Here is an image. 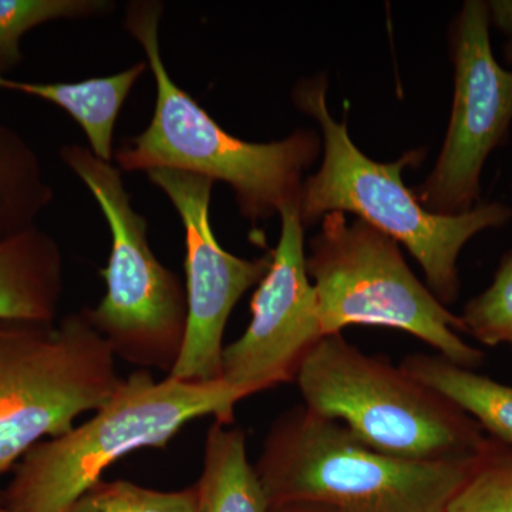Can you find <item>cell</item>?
Instances as JSON below:
<instances>
[{"label": "cell", "mask_w": 512, "mask_h": 512, "mask_svg": "<svg viewBox=\"0 0 512 512\" xmlns=\"http://www.w3.org/2000/svg\"><path fill=\"white\" fill-rule=\"evenodd\" d=\"M163 2L133 0L124 29L143 47L156 82V106L146 130L114 151L121 171H184L222 181L252 224L281 214L301 200L303 174L322 150L319 134L296 130L284 140L249 143L229 134L198 101L174 82L160 45Z\"/></svg>", "instance_id": "cell-1"}, {"label": "cell", "mask_w": 512, "mask_h": 512, "mask_svg": "<svg viewBox=\"0 0 512 512\" xmlns=\"http://www.w3.org/2000/svg\"><path fill=\"white\" fill-rule=\"evenodd\" d=\"M147 70V62H138L123 72L76 83L20 82L0 76V89L29 94L60 107L82 127L94 156L113 163L117 119Z\"/></svg>", "instance_id": "cell-13"}, {"label": "cell", "mask_w": 512, "mask_h": 512, "mask_svg": "<svg viewBox=\"0 0 512 512\" xmlns=\"http://www.w3.org/2000/svg\"><path fill=\"white\" fill-rule=\"evenodd\" d=\"M60 158L92 192L110 229L109 262L99 272L107 292L84 315L116 357L170 376L187 336L184 282L154 255L148 222L131 205L120 168L80 144L60 148Z\"/></svg>", "instance_id": "cell-7"}, {"label": "cell", "mask_w": 512, "mask_h": 512, "mask_svg": "<svg viewBox=\"0 0 512 512\" xmlns=\"http://www.w3.org/2000/svg\"><path fill=\"white\" fill-rule=\"evenodd\" d=\"M400 367L473 417L493 439L512 447V386L454 365L440 355L417 353L407 356Z\"/></svg>", "instance_id": "cell-14"}, {"label": "cell", "mask_w": 512, "mask_h": 512, "mask_svg": "<svg viewBox=\"0 0 512 512\" xmlns=\"http://www.w3.org/2000/svg\"><path fill=\"white\" fill-rule=\"evenodd\" d=\"M63 293L62 249L40 228L0 241V320L56 323Z\"/></svg>", "instance_id": "cell-12"}, {"label": "cell", "mask_w": 512, "mask_h": 512, "mask_svg": "<svg viewBox=\"0 0 512 512\" xmlns=\"http://www.w3.org/2000/svg\"><path fill=\"white\" fill-rule=\"evenodd\" d=\"M505 56H507L508 63L512 64V39H510L507 47H505Z\"/></svg>", "instance_id": "cell-23"}, {"label": "cell", "mask_w": 512, "mask_h": 512, "mask_svg": "<svg viewBox=\"0 0 512 512\" xmlns=\"http://www.w3.org/2000/svg\"><path fill=\"white\" fill-rule=\"evenodd\" d=\"M325 74L295 84L296 109L312 117L322 134V164L303 181V227L316 224L330 212H352L409 249L426 276L427 286L444 306L460 293L458 256L471 238L488 228L507 224L510 208L498 202L477 205L458 215L427 211L403 183L407 165L419 164L424 151L413 150L393 163H377L363 154L349 136L346 123L330 114Z\"/></svg>", "instance_id": "cell-2"}, {"label": "cell", "mask_w": 512, "mask_h": 512, "mask_svg": "<svg viewBox=\"0 0 512 512\" xmlns=\"http://www.w3.org/2000/svg\"><path fill=\"white\" fill-rule=\"evenodd\" d=\"M466 333L485 346L512 348V251L504 256L490 288L471 299L460 316Z\"/></svg>", "instance_id": "cell-20"}, {"label": "cell", "mask_w": 512, "mask_h": 512, "mask_svg": "<svg viewBox=\"0 0 512 512\" xmlns=\"http://www.w3.org/2000/svg\"><path fill=\"white\" fill-rule=\"evenodd\" d=\"M116 9L109 0H0V76L23 62L22 39L56 20L103 18Z\"/></svg>", "instance_id": "cell-17"}, {"label": "cell", "mask_w": 512, "mask_h": 512, "mask_svg": "<svg viewBox=\"0 0 512 512\" xmlns=\"http://www.w3.org/2000/svg\"><path fill=\"white\" fill-rule=\"evenodd\" d=\"M454 99L443 148L429 177L413 190L427 211L473 210L481 171L512 121V72L500 66L490 42L487 5L468 0L451 29Z\"/></svg>", "instance_id": "cell-9"}, {"label": "cell", "mask_w": 512, "mask_h": 512, "mask_svg": "<svg viewBox=\"0 0 512 512\" xmlns=\"http://www.w3.org/2000/svg\"><path fill=\"white\" fill-rule=\"evenodd\" d=\"M53 197L35 148L0 123V241L35 228Z\"/></svg>", "instance_id": "cell-16"}, {"label": "cell", "mask_w": 512, "mask_h": 512, "mask_svg": "<svg viewBox=\"0 0 512 512\" xmlns=\"http://www.w3.org/2000/svg\"><path fill=\"white\" fill-rule=\"evenodd\" d=\"M244 399L222 380H156L151 370H137L92 419L30 448L0 491V512H67L121 457L165 448L185 424L205 416L232 424Z\"/></svg>", "instance_id": "cell-4"}, {"label": "cell", "mask_w": 512, "mask_h": 512, "mask_svg": "<svg viewBox=\"0 0 512 512\" xmlns=\"http://www.w3.org/2000/svg\"><path fill=\"white\" fill-rule=\"evenodd\" d=\"M488 18L512 39V0H497L487 5Z\"/></svg>", "instance_id": "cell-21"}, {"label": "cell", "mask_w": 512, "mask_h": 512, "mask_svg": "<svg viewBox=\"0 0 512 512\" xmlns=\"http://www.w3.org/2000/svg\"><path fill=\"white\" fill-rule=\"evenodd\" d=\"M116 359L83 311L59 325L0 320V476L113 399Z\"/></svg>", "instance_id": "cell-8"}, {"label": "cell", "mask_w": 512, "mask_h": 512, "mask_svg": "<svg viewBox=\"0 0 512 512\" xmlns=\"http://www.w3.org/2000/svg\"><path fill=\"white\" fill-rule=\"evenodd\" d=\"M201 512H269L264 488L247 456L245 431L215 421L205 440Z\"/></svg>", "instance_id": "cell-15"}, {"label": "cell", "mask_w": 512, "mask_h": 512, "mask_svg": "<svg viewBox=\"0 0 512 512\" xmlns=\"http://www.w3.org/2000/svg\"><path fill=\"white\" fill-rule=\"evenodd\" d=\"M446 512H512V447L488 437L473 476Z\"/></svg>", "instance_id": "cell-19"}, {"label": "cell", "mask_w": 512, "mask_h": 512, "mask_svg": "<svg viewBox=\"0 0 512 512\" xmlns=\"http://www.w3.org/2000/svg\"><path fill=\"white\" fill-rule=\"evenodd\" d=\"M478 456L439 463L386 456L340 421L298 404L276 417L254 467L271 507L313 503L336 512H446L473 476Z\"/></svg>", "instance_id": "cell-3"}, {"label": "cell", "mask_w": 512, "mask_h": 512, "mask_svg": "<svg viewBox=\"0 0 512 512\" xmlns=\"http://www.w3.org/2000/svg\"><path fill=\"white\" fill-rule=\"evenodd\" d=\"M67 512H201L200 487L158 491L127 480H100Z\"/></svg>", "instance_id": "cell-18"}, {"label": "cell", "mask_w": 512, "mask_h": 512, "mask_svg": "<svg viewBox=\"0 0 512 512\" xmlns=\"http://www.w3.org/2000/svg\"><path fill=\"white\" fill-rule=\"evenodd\" d=\"M320 221L306 251V272L325 336L349 326L400 329L454 365L474 370L483 363L484 353L458 336L466 333L460 316L420 282L393 238L343 212Z\"/></svg>", "instance_id": "cell-6"}, {"label": "cell", "mask_w": 512, "mask_h": 512, "mask_svg": "<svg viewBox=\"0 0 512 512\" xmlns=\"http://www.w3.org/2000/svg\"><path fill=\"white\" fill-rule=\"evenodd\" d=\"M147 177L174 205L185 232L187 336L168 377L191 383L221 380L229 316L245 292L261 284L272 256L241 258L221 247L210 221L214 188L210 178L167 168L148 171Z\"/></svg>", "instance_id": "cell-10"}, {"label": "cell", "mask_w": 512, "mask_h": 512, "mask_svg": "<svg viewBox=\"0 0 512 512\" xmlns=\"http://www.w3.org/2000/svg\"><path fill=\"white\" fill-rule=\"evenodd\" d=\"M299 202L279 214L281 237L268 274L252 296L251 322L222 353V382L245 397L295 382L303 360L325 338L315 286L306 272Z\"/></svg>", "instance_id": "cell-11"}, {"label": "cell", "mask_w": 512, "mask_h": 512, "mask_svg": "<svg viewBox=\"0 0 512 512\" xmlns=\"http://www.w3.org/2000/svg\"><path fill=\"white\" fill-rule=\"evenodd\" d=\"M269 512H336L326 505L313 504V503H291L275 505L271 507Z\"/></svg>", "instance_id": "cell-22"}, {"label": "cell", "mask_w": 512, "mask_h": 512, "mask_svg": "<svg viewBox=\"0 0 512 512\" xmlns=\"http://www.w3.org/2000/svg\"><path fill=\"white\" fill-rule=\"evenodd\" d=\"M311 412L340 421L363 444L402 460L439 463L477 457L488 437L460 407L342 333L326 335L295 379Z\"/></svg>", "instance_id": "cell-5"}]
</instances>
